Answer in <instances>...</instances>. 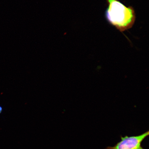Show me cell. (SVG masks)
<instances>
[{"label":"cell","mask_w":149,"mask_h":149,"mask_svg":"<svg viewBox=\"0 0 149 149\" xmlns=\"http://www.w3.org/2000/svg\"><path fill=\"white\" fill-rule=\"evenodd\" d=\"M107 7L105 17L107 22L123 33L133 27L136 14L133 7H127L119 0H106Z\"/></svg>","instance_id":"6da1fadb"},{"label":"cell","mask_w":149,"mask_h":149,"mask_svg":"<svg viewBox=\"0 0 149 149\" xmlns=\"http://www.w3.org/2000/svg\"><path fill=\"white\" fill-rule=\"evenodd\" d=\"M148 131L142 134L124 137L120 136L121 141L113 147H107L105 149H145L141 146V143L148 136Z\"/></svg>","instance_id":"7a4b0ae2"},{"label":"cell","mask_w":149,"mask_h":149,"mask_svg":"<svg viewBox=\"0 0 149 149\" xmlns=\"http://www.w3.org/2000/svg\"><path fill=\"white\" fill-rule=\"evenodd\" d=\"M2 110V108L0 107V113H1Z\"/></svg>","instance_id":"3957f363"}]
</instances>
